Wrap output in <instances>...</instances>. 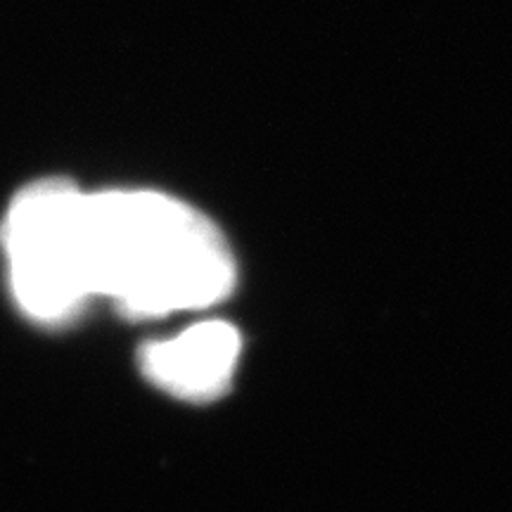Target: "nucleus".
<instances>
[{
  "label": "nucleus",
  "mask_w": 512,
  "mask_h": 512,
  "mask_svg": "<svg viewBox=\"0 0 512 512\" xmlns=\"http://www.w3.org/2000/svg\"><path fill=\"white\" fill-rule=\"evenodd\" d=\"M88 240L95 297L110 299L128 318L207 309L235 287L221 230L164 192H91Z\"/></svg>",
  "instance_id": "1"
},
{
  "label": "nucleus",
  "mask_w": 512,
  "mask_h": 512,
  "mask_svg": "<svg viewBox=\"0 0 512 512\" xmlns=\"http://www.w3.org/2000/svg\"><path fill=\"white\" fill-rule=\"evenodd\" d=\"M88 197L64 178L17 192L3 221L10 290L36 323H64L95 299Z\"/></svg>",
  "instance_id": "2"
},
{
  "label": "nucleus",
  "mask_w": 512,
  "mask_h": 512,
  "mask_svg": "<svg viewBox=\"0 0 512 512\" xmlns=\"http://www.w3.org/2000/svg\"><path fill=\"white\" fill-rule=\"evenodd\" d=\"M242 351L240 332L223 320H202L140 349V370L166 394L190 401L221 396Z\"/></svg>",
  "instance_id": "3"
}]
</instances>
